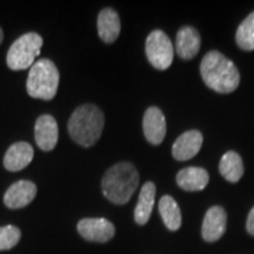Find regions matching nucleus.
Segmentation results:
<instances>
[{
	"instance_id": "obj_1",
	"label": "nucleus",
	"mask_w": 254,
	"mask_h": 254,
	"mask_svg": "<svg viewBox=\"0 0 254 254\" xmlns=\"http://www.w3.org/2000/svg\"><path fill=\"white\" fill-rule=\"evenodd\" d=\"M200 74L205 84L218 93H232L240 84L237 66L218 51L205 55L200 64Z\"/></svg>"
},
{
	"instance_id": "obj_2",
	"label": "nucleus",
	"mask_w": 254,
	"mask_h": 254,
	"mask_svg": "<svg viewBox=\"0 0 254 254\" xmlns=\"http://www.w3.org/2000/svg\"><path fill=\"white\" fill-rule=\"evenodd\" d=\"M139 186V173L131 163L123 161L107 170L101 180L104 195L111 202L125 205L132 198Z\"/></svg>"
},
{
	"instance_id": "obj_3",
	"label": "nucleus",
	"mask_w": 254,
	"mask_h": 254,
	"mask_svg": "<svg viewBox=\"0 0 254 254\" xmlns=\"http://www.w3.org/2000/svg\"><path fill=\"white\" fill-rule=\"evenodd\" d=\"M105 125L104 113L99 107L85 104L75 109L68 120V133L78 145L91 147L100 139Z\"/></svg>"
},
{
	"instance_id": "obj_4",
	"label": "nucleus",
	"mask_w": 254,
	"mask_h": 254,
	"mask_svg": "<svg viewBox=\"0 0 254 254\" xmlns=\"http://www.w3.org/2000/svg\"><path fill=\"white\" fill-rule=\"evenodd\" d=\"M59 78V71L55 63L50 59L38 60L28 73L27 93L36 99H53L58 91Z\"/></svg>"
},
{
	"instance_id": "obj_5",
	"label": "nucleus",
	"mask_w": 254,
	"mask_h": 254,
	"mask_svg": "<svg viewBox=\"0 0 254 254\" xmlns=\"http://www.w3.org/2000/svg\"><path fill=\"white\" fill-rule=\"evenodd\" d=\"M43 38L38 33L30 32L19 37L9 47L6 63L12 71H21L33 66L34 60L40 55Z\"/></svg>"
},
{
	"instance_id": "obj_6",
	"label": "nucleus",
	"mask_w": 254,
	"mask_h": 254,
	"mask_svg": "<svg viewBox=\"0 0 254 254\" xmlns=\"http://www.w3.org/2000/svg\"><path fill=\"white\" fill-rule=\"evenodd\" d=\"M146 56L154 68L165 71L172 65L174 50L172 41L165 32L154 30L146 39Z\"/></svg>"
},
{
	"instance_id": "obj_7",
	"label": "nucleus",
	"mask_w": 254,
	"mask_h": 254,
	"mask_svg": "<svg viewBox=\"0 0 254 254\" xmlns=\"http://www.w3.org/2000/svg\"><path fill=\"white\" fill-rule=\"evenodd\" d=\"M78 232L85 240L107 243L116 234V227L105 218H85L78 222Z\"/></svg>"
},
{
	"instance_id": "obj_8",
	"label": "nucleus",
	"mask_w": 254,
	"mask_h": 254,
	"mask_svg": "<svg viewBox=\"0 0 254 254\" xmlns=\"http://www.w3.org/2000/svg\"><path fill=\"white\" fill-rule=\"evenodd\" d=\"M227 227V214L221 206H212L202 221L201 234L205 241L214 243L224 236Z\"/></svg>"
},
{
	"instance_id": "obj_9",
	"label": "nucleus",
	"mask_w": 254,
	"mask_h": 254,
	"mask_svg": "<svg viewBox=\"0 0 254 254\" xmlns=\"http://www.w3.org/2000/svg\"><path fill=\"white\" fill-rule=\"evenodd\" d=\"M142 129L147 141L152 145H160L166 135V119L164 113L158 107H150L146 110L142 120Z\"/></svg>"
},
{
	"instance_id": "obj_10",
	"label": "nucleus",
	"mask_w": 254,
	"mask_h": 254,
	"mask_svg": "<svg viewBox=\"0 0 254 254\" xmlns=\"http://www.w3.org/2000/svg\"><path fill=\"white\" fill-rule=\"evenodd\" d=\"M36 184L28 180H19L12 184L6 190L4 195V202L8 208L17 209L23 208L33 201L37 195Z\"/></svg>"
},
{
	"instance_id": "obj_11",
	"label": "nucleus",
	"mask_w": 254,
	"mask_h": 254,
	"mask_svg": "<svg viewBox=\"0 0 254 254\" xmlns=\"http://www.w3.org/2000/svg\"><path fill=\"white\" fill-rule=\"evenodd\" d=\"M202 141H204V136L201 132L196 131V129H190V131L183 133L173 144V158L179 161L190 160L199 153Z\"/></svg>"
},
{
	"instance_id": "obj_12",
	"label": "nucleus",
	"mask_w": 254,
	"mask_h": 254,
	"mask_svg": "<svg viewBox=\"0 0 254 254\" xmlns=\"http://www.w3.org/2000/svg\"><path fill=\"white\" fill-rule=\"evenodd\" d=\"M58 124L52 116L45 114L38 118L34 127L36 142L43 151H52L58 142Z\"/></svg>"
},
{
	"instance_id": "obj_13",
	"label": "nucleus",
	"mask_w": 254,
	"mask_h": 254,
	"mask_svg": "<svg viewBox=\"0 0 254 254\" xmlns=\"http://www.w3.org/2000/svg\"><path fill=\"white\" fill-rule=\"evenodd\" d=\"M34 151L30 144L24 141L15 142L6 151L4 166L9 172H18L31 164Z\"/></svg>"
},
{
	"instance_id": "obj_14",
	"label": "nucleus",
	"mask_w": 254,
	"mask_h": 254,
	"mask_svg": "<svg viewBox=\"0 0 254 254\" xmlns=\"http://www.w3.org/2000/svg\"><path fill=\"white\" fill-rule=\"evenodd\" d=\"M201 39L198 31L192 26H184L178 31L176 39V52L184 60L193 59L198 55Z\"/></svg>"
},
{
	"instance_id": "obj_15",
	"label": "nucleus",
	"mask_w": 254,
	"mask_h": 254,
	"mask_svg": "<svg viewBox=\"0 0 254 254\" xmlns=\"http://www.w3.org/2000/svg\"><path fill=\"white\" fill-rule=\"evenodd\" d=\"M98 33H99L100 39L106 44L114 43L118 39L120 30H122V24H120V18L118 13L113 8H104L98 15Z\"/></svg>"
},
{
	"instance_id": "obj_16",
	"label": "nucleus",
	"mask_w": 254,
	"mask_h": 254,
	"mask_svg": "<svg viewBox=\"0 0 254 254\" xmlns=\"http://www.w3.org/2000/svg\"><path fill=\"white\" fill-rule=\"evenodd\" d=\"M209 174L205 168L186 167L177 174V184L180 189L187 192H198L207 186Z\"/></svg>"
},
{
	"instance_id": "obj_17",
	"label": "nucleus",
	"mask_w": 254,
	"mask_h": 254,
	"mask_svg": "<svg viewBox=\"0 0 254 254\" xmlns=\"http://www.w3.org/2000/svg\"><path fill=\"white\" fill-rule=\"evenodd\" d=\"M155 193H157V189L152 182H147L141 187L138 204L134 209V220L138 225L142 226L150 220L155 201Z\"/></svg>"
},
{
	"instance_id": "obj_18",
	"label": "nucleus",
	"mask_w": 254,
	"mask_h": 254,
	"mask_svg": "<svg viewBox=\"0 0 254 254\" xmlns=\"http://www.w3.org/2000/svg\"><path fill=\"white\" fill-rule=\"evenodd\" d=\"M219 171L227 182L236 184L244 176L243 159L237 152L228 151L222 155L220 163H219Z\"/></svg>"
},
{
	"instance_id": "obj_19",
	"label": "nucleus",
	"mask_w": 254,
	"mask_h": 254,
	"mask_svg": "<svg viewBox=\"0 0 254 254\" xmlns=\"http://www.w3.org/2000/svg\"><path fill=\"white\" fill-rule=\"evenodd\" d=\"M159 213L170 231H178L182 227V212L178 202L171 195H164L159 201Z\"/></svg>"
},
{
	"instance_id": "obj_20",
	"label": "nucleus",
	"mask_w": 254,
	"mask_h": 254,
	"mask_svg": "<svg viewBox=\"0 0 254 254\" xmlns=\"http://www.w3.org/2000/svg\"><path fill=\"white\" fill-rule=\"evenodd\" d=\"M237 45L243 51H254V12L249 14L238 27L236 33Z\"/></svg>"
},
{
	"instance_id": "obj_21",
	"label": "nucleus",
	"mask_w": 254,
	"mask_h": 254,
	"mask_svg": "<svg viewBox=\"0 0 254 254\" xmlns=\"http://www.w3.org/2000/svg\"><path fill=\"white\" fill-rule=\"evenodd\" d=\"M21 238V232L13 225L0 227V251L13 249Z\"/></svg>"
},
{
	"instance_id": "obj_22",
	"label": "nucleus",
	"mask_w": 254,
	"mask_h": 254,
	"mask_svg": "<svg viewBox=\"0 0 254 254\" xmlns=\"http://www.w3.org/2000/svg\"><path fill=\"white\" fill-rule=\"evenodd\" d=\"M246 228H247V232H249L251 236H254V207L251 209L249 217H247Z\"/></svg>"
},
{
	"instance_id": "obj_23",
	"label": "nucleus",
	"mask_w": 254,
	"mask_h": 254,
	"mask_svg": "<svg viewBox=\"0 0 254 254\" xmlns=\"http://www.w3.org/2000/svg\"><path fill=\"white\" fill-rule=\"evenodd\" d=\"M2 40H4V32H2L1 27H0V44L2 43Z\"/></svg>"
}]
</instances>
